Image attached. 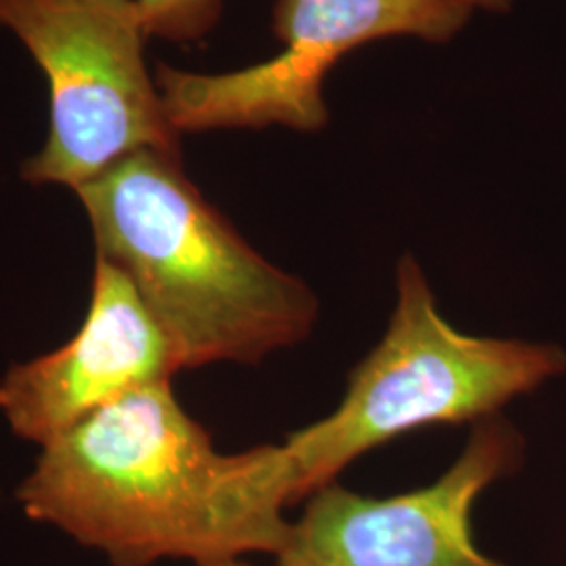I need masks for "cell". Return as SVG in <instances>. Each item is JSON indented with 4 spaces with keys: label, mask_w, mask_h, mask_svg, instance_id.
I'll return each mask as SVG.
<instances>
[{
    "label": "cell",
    "mask_w": 566,
    "mask_h": 566,
    "mask_svg": "<svg viewBox=\"0 0 566 566\" xmlns=\"http://www.w3.org/2000/svg\"><path fill=\"white\" fill-rule=\"evenodd\" d=\"M23 512L112 566H196L277 554L292 506L277 446L221 453L177 401L145 386L42 447L18 489Z\"/></svg>",
    "instance_id": "1"
},
{
    "label": "cell",
    "mask_w": 566,
    "mask_h": 566,
    "mask_svg": "<svg viewBox=\"0 0 566 566\" xmlns=\"http://www.w3.org/2000/svg\"><path fill=\"white\" fill-rule=\"evenodd\" d=\"M76 193L97 256L135 283L181 369L261 364L313 334L315 292L243 240L181 156L139 151Z\"/></svg>",
    "instance_id": "2"
},
{
    "label": "cell",
    "mask_w": 566,
    "mask_h": 566,
    "mask_svg": "<svg viewBox=\"0 0 566 566\" xmlns=\"http://www.w3.org/2000/svg\"><path fill=\"white\" fill-rule=\"evenodd\" d=\"M395 287L385 334L350 371L343 401L277 446L292 506L376 447L502 416L566 374L560 344L472 336L449 324L413 254L399 259Z\"/></svg>",
    "instance_id": "3"
},
{
    "label": "cell",
    "mask_w": 566,
    "mask_h": 566,
    "mask_svg": "<svg viewBox=\"0 0 566 566\" xmlns=\"http://www.w3.org/2000/svg\"><path fill=\"white\" fill-rule=\"evenodd\" d=\"M0 28L25 44L51 95L49 137L23 181L76 191L139 151L181 156L143 55L137 0H0Z\"/></svg>",
    "instance_id": "4"
},
{
    "label": "cell",
    "mask_w": 566,
    "mask_h": 566,
    "mask_svg": "<svg viewBox=\"0 0 566 566\" xmlns=\"http://www.w3.org/2000/svg\"><path fill=\"white\" fill-rule=\"evenodd\" d=\"M472 15L462 0H277L275 57L223 74L160 63L156 84L179 135L266 126L319 133L329 120L325 78L344 55L382 39L451 41Z\"/></svg>",
    "instance_id": "5"
},
{
    "label": "cell",
    "mask_w": 566,
    "mask_h": 566,
    "mask_svg": "<svg viewBox=\"0 0 566 566\" xmlns=\"http://www.w3.org/2000/svg\"><path fill=\"white\" fill-rule=\"evenodd\" d=\"M523 462V432L495 416L472 426L460 458L430 485L367 497L329 483L304 500L277 566H507L476 546L472 512Z\"/></svg>",
    "instance_id": "6"
},
{
    "label": "cell",
    "mask_w": 566,
    "mask_h": 566,
    "mask_svg": "<svg viewBox=\"0 0 566 566\" xmlns=\"http://www.w3.org/2000/svg\"><path fill=\"white\" fill-rule=\"evenodd\" d=\"M181 371L175 348L120 266L95 261L86 319L57 350L11 367L0 411L11 430L46 447L145 386Z\"/></svg>",
    "instance_id": "7"
},
{
    "label": "cell",
    "mask_w": 566,
    "mask_h": 566,
    "mask_svg": "<svg viewBox=\"0 0 566 566\" xmlns=\"http://www.w3.org/2000/svg\"><path fill=\"white\" fill-rule=\"evenodd\" d=\"M147 36L198 41L221 20L223 0H137Z\"/></svg>",
    "instance_id": "8"
},
{
    "label": "cell",
    "mask_w": 566,
    "mask_h": 566,
    "mask_svg": "<svg viewBox=\"0 0 566 566\" xmlns=\"http://www.w3.org/2000/svg\"><path fill=\"white\" fill-rule=\"evenodd\" d=\"M462 2L472 11H485V13H507L512 7V0H462Z\"/></svg>",
    "instance_id": "9"
},
{
    "label": "cell",
    "mask_w": 566,
    "mask_h": 566,
    "mask_svg": "<svg viewBox=\"0 0 566 566\" xmlns=\"http://www.w3.org/2000/svg\"><path fill=\"white\" fill-rule=\"evenodd\" d=\"M203 566H250L248 563H243L242 558H235V560H223V563H212V565Z\"/></svg>",
    "instance_id": "10"
}]
</instances>
